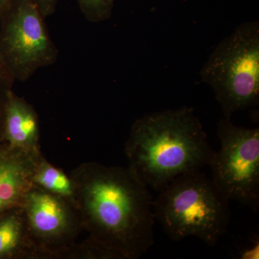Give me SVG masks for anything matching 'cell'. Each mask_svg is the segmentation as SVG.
Segmentation results:
<instances>
[{
    "instance_id": "1",
    "label": "cell",
    "mask_w": 259,
    "mask_h": 259,
    "mask_svg": "<svg viewBox=\"0 0 259 259\" xmlns=\"http://www.w3.org/2000/svg\"><path fill=\"white\" fill-rule=\"evenodd\" d=\"M127 151L131 172L157 192L181 175L200 171L214 153L194 109L186 106L136 121Z\"/></svg>"
},
{
    "instance_id": "2",
    "label": "cell",
    "mask_w": 259,
    "mask_h": 259,
    "mask_svg": "<svg viewBox=\"0 0 259 259\" xmlns=\"http://www.w3.org/2000/svg\"><path fill=\"white\" fill-rule=\"evenodd\" d=\"M86 201L94 223L112 248L139 258L154 244L152 197L131 170L98 172Z\"/></svg>"
},
{
    "instance_id": "3",
    "label": "cell",
    "mask_w": 259,
    "mask_h": 259,
    "mask_svg": "<svg viewBox=\"0 0 259 259\" xmlns=\"http://www.w3.org/2000/svg\"><path fill=\"white\" fill-rule=\"evenodd\" d=\"M158 193L155 219L173 241L194 236L212 246L226 233L230 200L200 171L177 177Z\"/></svg>"
},
{
    "instance_id": "4",
    "label": "cell",
    "mask_w": 259,
    "mask_h": 259,
    "mask_svg": "<svg viewBox=\"0 0 259 259\" xmlns=\"http://www.w3.org/2000/svg\"><path fill=\"white\" fill-rule=\"evenodd\" d=\"M227 118L259 100V23L238 25L214 49L200 71Z\"/></svg>"
},
{
    "instance_id": "5",
    "label": "cell",
    "mask_w": 259,
    "mask_h": 259,
    "mask_svg": "<svg viewBox=\"0 0 259 259\" xmlns=\"http://www.w3.org/2000/svg\"><path fill=\"white\" fill-rule=\"evenodd\" d=\"M45 19L32 0H10L0 14V59L15 80L25 82L57 61Z\"/></svg>"
},
{
    "instance_id": "6",
    "label": "cell",
    "mask_w": 259,
    "mask_h": 259,
    "mask_svg": "<svg viewBox=\"0 0 259 259\" xmlns=\"http://www.w3.org/2000/svg\"><path fill=\"white\" fill-rule=\"evenodd\" d=\"M218 136L221 148L214 151L208 164L211 179L227 199L258 210L259 129L238 127L223 117Z\"/></svg>"
},
{
    "instance_id": "7",
    "label": "cell",
    "mask_w": 259,
    "mask_h": 259,
    "mask_svg": "<svg viewBox=\"0 0 259 259\" xmlns=\"http://www.w3.org/2000/svg\"><path fill=\"white\" fill-rule=\"evenodd\" d=\"M4 139L11 148L33 142L38 133L37 116L30 105L13 91L10 93L5 110Z\"/></svg>"
},
{
    "instance_id": "8",
    "label": "cell",
    "mask_w": 259,
    "mask_h": 259,
    "mask_svg": "<svg viewBox=\"0 0 259 259\" xmlns=\"http://www.w3.org/2000/svg\"><path fill=\"white\" fill-rule=\"evenodd\" d=\"M28 212L32 226L44 234L57 233L66 222L62 205L49 194H32L28 199Z\"/></svg>"
},
{
    "instance_id": "9",
    "label": "cell",
    "mask_w": 259,
    "mask_h": 259,
    "mask_svg": "<svg viewBox=\"0 0 259 259\" xmlns=\"http://www.w3.org/2000/svg\"><path fill=\"white\" fill-rule=\"evenodd\" d=\"M24 176L21 163L6 151H0V214L18 202L23 190Z\"/></svg>"
},
{
    "instance_id": "10",
    "label": "cell",
    "mask_w": 259,
    "mask_h": 259,
    "mask_svg": "<svg viewBox=\"0 0 259 259\" xmlns=\"http://www.w3.org/2000/svg\"><path fill=\"white\" fill-rule=\"evenodd\" d=\"M0 214V258L9 256L16 249L21 233V226L13 214Z\"/></svg>"
},
{
    "instance_id": "11",
    "label": "cell",
    "mask_w": 259,
    "mask_h": 259,
    "mask_svg": "<svg viewBox=\"0 0 259 259\" xmlns=\"http://www.w3.org/2000/svg\"><path fill=\"white\" fill-rule=\"evenodd\" d=\"M36 182L55 193L64 196L72 194L71 181L64 173L54 167H47L39 172L36 176Z\"/></svg>"
},
{
    "instance_id": "12",
    "label": "cell",
    "mask_w": 259,
    "mask_h": 259,
    "mask_svg": "<svg viewBox=\"0 0 259 259\" xmlns=\"http://www.w3.org/2000/svg\"><path fill=\"white\" fill-rule=\"evenodd\" d=\"M88 21L100 23L110 18L113 0H76Z\"/></svg>"
},
{
    "instance_id": "13",
    "label": "cell",
    "mask_w": 259,
    "mask_h": 259,
    "mask_svg": "<svg viewBox=\"0 0 259 259\" xmlns=\"http://www.w3.org/2000/svg\"><path fill=\"white\" fill-rule=\"evenodd\" d=\"M15 78L4 63L0 59V140L4 139V117L5 106L10 93L13 91Z\"/></svg>"
},
{
    "instance_id": "14",
    "label": "cell",
    "mask_w": 259,
    "mask_h": 259,
    "mask_svg": "<svg viewBox=\"0 0 259 259\" xmlns=\"http://www.w3.org/2000/svg\"><path fill=\"white\" fill-rule=\"evenodd\" d=\"M46 18L55 13L58 0H32Z\"/></svg>"
},
{
    "instance_id": "15",
    "label": "cell",
    "mask_w": 259,
    "mask_h": 259,
    "mask_svg": "<svg viewBox=\"0 0 259 259\" xmlns=\"http://www.w3.org/2000/svg\"><path fill=\"white\" fill-rule=\"evenodd\" d=\"M9 2L10 0H0V14Z\"/></svg>"
},
{
    "instance_id": "16",
    "label": "cell",
    "mask_w": 259,
    "mask_h": 259,
    "mask_svg": "<svg viewBox=\"0 0 259 259\" xmlns=\"http://www.w3.org/2000/svg\"><path fill=\"white\" fill-rule=\"evenodd\" d=\"M113 1H114V0H113Z\"/></svg>"
}]
</instances>
